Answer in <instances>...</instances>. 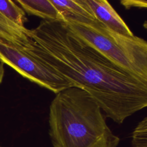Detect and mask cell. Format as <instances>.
Masks as SVG:
<instances>
[{
  "label": "cell",
  "mask_w": 147,
  "mask_h": 147,
  "mask_svg": "<svg viewBox=\"0 0 147 147\" xmlns=\"http://www.w3.org/2000/svg\"><path fill=\"white\" fill-rule=\"evenodd\" d=\"M0 13L21 27H24V24L27 21L25 12L13 1L0 0Z\"/></svg>",
  "instance_id": "cell-9"
},
{
  "label": "cell",
  "mask_w": 147,
  "mask_h": 147,
  "mask_svg": "<svg viewBox=\"0 0 147 147\" xmlns=\"http://www.w3.org/2000/svg\"><path fill=\"white\" fill-rule=\"evenodd\" d=\"M96 19L109 29L126 37L134 35L124 21L106 0H85Z\"/></svg>",
  "instance_id": "cell-5"
},
{
  "label": "cell",
  "mask_w": 147,
  "mask_h": 147,
  "mask_svg": "<svg viewBox=\"0 0 147 147\" xmlns=\"http://www.w3.org/2000/svg\"><path fill=\"white\" fill-rule=\"evenodd\" d=\"M49 135L53 147H117L120 141L98 103L77 87L61 91L51 102Z\"/></svg>",
  "instance_id": "cell-2"
},
{
  "label": "cell",
  "mask_w": 147,
  "mask_h": 147,
  "mask_svg": "<svg viewBox=\"0 0 147 147\" xmlns=\"http://www.w3.org/2000/svg\"><path fill=\"white\" fill-rule=\"evenodd\" d=\"M131 147H147V118L140 121L132 134Z\"/></svg>",
  "instance_id": "cell-10"
},
{
  "label": "cell",
  "mask_w": 147,
  "mask_h": 147,
  "mask_svg": "<svg viewBox=\"0 0 147 147\" xmlns=\"http://www.w3.org/2000/svg\"><path fill=\"white\" fill-rule=\"evenodd\" d=\"M30 30L13 23L0 13V39L20 45L26 46L30 41Z\"/></svg>",
  "instance_id": "cell-8"
},
{
  "label": "cell",
  "mask_w": 147,
  "mask_h": 147,
  "mask_svg": "<svg viewBox=\"0 0 147 147\" xmlns=\"http://www.w3.org/2000/svg\"><path fill=\"white\" fill-rule=\"evenodd\" d=\"M16 3L21 6L29 15L37 16L44 21L63 20L62 16L50 0H17Z\"/></svg>",
  "instance_id": "cell-7"
},
{
  "label": "cell",
  "mask_w": 147,
  "mask_h": 147,
  "mask_svg": "<svg viewBox=\"0 0 147 147\" xmlns=\"http://www.w3.org/2000/svg\"><path fill=\"white\" fill-rule=\"evenodd\" d=\"M63 18V21L87 22L97 20L85 0H50Z\"/></svg>",
  "instance_id": "cell-6"
},
{
  "label": "cell",
  "mask_w": 147,
  "mask_h": 147,
  "mask_svg": "<svg viewBox=\"0 0 147 147\" xmlns=\"http://www.w3.org/2000/svg\"><path fill=\"white\" fill-rule=\"evenodd\" d=\"M5 74V69H4V65L0 61V84L2 83L3 81V79L4 77Z\"/></svg>",
  "instance_id": "cell-12"
},
{
  "label": "cell",
  "mask_w": 147,
  "mask_h": 147,
  "mask_svg": "<svg viewBox=\"0 0 147 147\" xmlns=\"http://www.w3.org/2000/svg\"><path fill=\"white\" fill-rule=\"evenodd\" d=\"M0 147H2V146H0Z\"/></svg>",
  "instance_id": "cell-13"
},
{
  "label": "cell",
  "mask_w": 147,
  "mask_h": 147,
  "mask_svg": "<svg viewBox=\"0 0 147 147\" xmlns=\"http://www.w3.org/2000/svg\"><path fill=\"white\" fill-rule=\"evenodd\" d=\"M25 51L83 89L105 117L121 124L147 106V81L126 72L71 32L65 22L44 21L30 30Z\"/></svg>",
  "instance_id": "cell-1"
},
{
  "label": "cell",
  "mask_w": 147,
  "mask_h": 147,
  "mask_svg": "<svg viewBox=\"0 0 147 147\" xmlns=\"http://www.w3.org/2000/svg\"><path fill=\"white\" fill-rule=\"evenodd\" d=\"M121 4L127 9L131 7H146L147 2L144 0H122Z\"/></svg>",
  "instance_id": "cell-11"
},
{
  "label": "cell",
  "mask_w": 147,
  "mask_h": 147,
  "mask_svg": "<svg viewBox=\"0 0 147 147\" xmlns=\"http://www.w3.org/2000/svg\"><path fill=\"white\" fill-rule=\"evenodd\" d=\"M68 29L119 67L147 81V42L139 37H126L98 20L64 21Z\"/></svg>",
  "instance_id": "cell-3"
},
{
  "label": "cell",
  "mask_w": 147,
  "mask_h": 147,
  "mask_svg": "<svg viewBox=\"0 0 147 147\" xmlns=\"http://www.w3.org/2000/svg\"><path fill=\"white\" fill-rule=\"evenodd\" d=\"M0 61L23 77L56 94L67 88L75 87L65 78L32 57L23 46L2 39H0Z\"/></svg>",
  "instance_id": "cell-4"
}]
</instances>
